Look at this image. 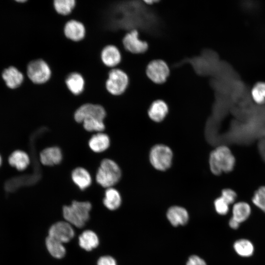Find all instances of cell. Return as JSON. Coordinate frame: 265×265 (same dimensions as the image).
<instances>
[{"label": "cell", "mask_w": 265, "mask_h": 265, "mask_svg": "<svg viewBox=\"0 0 265 265\" xmlns=\"http://www.w3.org/2000/svg\"><path fill=\"white\" fill-rule=\"evenodd\" d=\"M8 161L11 165L15 167L18 170H23L28 166L30 160L26 152L17 150L10 156Z\"/></svg>", "instance_id": "44dd1931"}, {"label": "cell", "mask_w": 265, "mask_h": 265, "mask_svg": "<svg viewBox=\"0 0 265 265\" xmlns=\"http://www.w3.org/2000/svg\"><path fill=\"white\" fill-rule=\"evenodd\" d=\"M251 212L250 206L246 202H240L235 204L233 208V218L241 223L246 220Z\"/></svg>", "instance_id": "d4e9b609"}, {"label": "cell", "mask_w": 265, "mask_h": 265, "mask_svg": "<svg viewBox=\"0 0 265 265\" xmlns=\"http://www.w3.org/2000/svg\"><path fill=\"white\" fill-rule=\"evenodd\" d=\"M239 222H238L233 217H232L229 221L230 226L234 229H236L238 228L239 225Z\"/></svg>", "instance_id": "836d02e7"}, {"label": "cell", "mask_w": 265, "mask_h": 265, "mask_svg": "<svg viewBox=\"0 0 265 265\" xmlns=\"http://www.w3.org/2000/svg\"><path fill=\"white\" fill-rule=\"evenodd\" d=\"M65 36L71 41L78 42L82 41L86 35V28L80 21L76 19L68 20L63 28Z\"/></svg>", "instance_id": "30bf717a"}, {"label": "cell", "mask_w": 265, "mask_h": 265, "mask_svg": "<svg viewBox=\"0 0 265 265\" xmlns=\"http://www.w3.org/2000/svg\"><path fill=\"white\" fill-rule=\"evenodd\" d=\"M124 49L130 53L138 54L147 51L148 44L139 38V33L135 29H132L124 34L122 40Z\"/></svg>", "instance_id": "9c48e42d"}, {"label": "cell", "mask_w": 265, "mask_h": 265, "mask_svg": "<svg viewBox=\"0 0 265 265\" xmlns=\"http://www.w3.org/2000/svg\"><path fill=\"white\" fill-rule=\"evenodd\" d=\"M221 197L229 205L235 202L237 194L234 190L231 188H225L222 190Z\"/></svg>", "instance_id": "4dcf8cb0"}, {"label": "cell", "mask_w": 265, "mask_h": 265, "mask_svg": "<svg viewBox=\"0 0 265 265\" xmlns=\"http://www.w3.org/2000/svg\"><path fill=\"white\" fill-rule=\"evenodd\" d=\"M2 77L6 85L11 89L19 87L24 79L22 73L13 66L5 69L2 72Z\"/></svg>", "instance_id": "ac0fdd59"}, {"label": "cell", "mask_w": 265, "mask_h": 265, "mask_svg": "<svg viewBox=\"0 0 265 265\" xmlns=\"http://www.w3.org/2000/svg\"><path fill=\"white\" fill-rule=\"evenodd\" d=\"M168 110V106L166 102L159 99L152 103L148 110V115L152 121L160 122L166 117Z\"/></svg>", "instance_id": "9a60e30c"}, {"label": "cell", "mask_w": 265, "mask_h": 265, "mask_svg": "<svg viewBox=\"0 0 265 265\" xmlns=\"http://www.w3.org/2000/svg\"><path fill=\"white\" fill-rule=\"evenodd\" d=\"M26 74L32 83L41 85L47 83L50 80L52 72L50 65L45 60L36 58L28 63Z\"/></svg>", "instance_id": "5b68a950"}, {"label": "cell", "mask_w": 265, "mask_h": 265, "mask_svg": "<svg viewBox=\"0 0 265 265\" xmlns=\"http://www.w3.org/2000/svg\"><path fill=\"white\" fill-rule=\"evenodd\" d=\"M47 248L51 255L55 258H62L65 254V248L63 243L48 236L46 239Z\"/></svg>", "instance_id": "cb8c5ba5"}, {"label": "cell", "mask_w": 265, "mask_h": 265, "mask_svg": "<svg viewBox=\"0 0 265 265\" xmlns=\"http://www.w3.org/2000/svg\"><path fill=\"white\" fill-rule=\"evenodd\" d=\"M173 157L172 151L168 146L164 144H157L151 149L149 158L154 168L163 171L171 166Z\"/></svg>", "instance_id": "8992f818"}, {"label": "cell", "mask_w": 265, "mask_h": 265, "mask_svg": "<svg viewBox=\"0 0 265 265\" xmlns=\"http://www.w3.org/2000/svg\"><path fill=\"white\" fill-rule=\"evenodd\" d=\"M146 74L154 83L159 84L165 82L170 75V69L167 64L161 59H154L150 61L146 67Z\"/></svg>", "instance_id": "ba28073f"}, {"label": "cell", "mask_w": 265, "mask_h": 265, "mask_svg": "<svg viewBox=\"0 0 265 265\" xmlns=\"http://www.w3.org/2000/svg\"><path fill=\"white\" fill-rule=\"evenodd\" d=\"M80 246L86 251H90L99 244V238L97 235L90 230L84 231L79 238Z\"/></svg>", "instance_id": "7402d4cb"}, {"label": "cell", "mask_w": 265, "mask_h": 265, "mask_svg": "<svg viewBox=\"0 0 265 265\" xmlns=\"http://www.w3.org/2000/svg\"><path fill=\"white\" fill-rule=\"evenodd\" d=\"M82 124L84 130L89 132H100L105 129L104 120L100 119H85Z\"/></svg>", "instance_id": "4316f807"}, {"label": "cell", "mask_w": 265, "mask_h": 265, "mask_svg": "<svg viewBox=\"0 0 265 265\" xmlns=\"http://www.w3.org/2000/svg\"><path fill=\"white\" fill-rule=\"evenodd\" d=\"M97 265H117L115 260L111 256H105L100 258Z\"/></svg>", "instance_id": "1f68e13d"}, {"label": "cell", "mask_w": 265, "mask_h": 265, "mask_svg": "<svg viewBox=\"0 0 265 265\" xmlns=\"http://www.w3.org/2000/svg\"><path fill=\"white\" fill-rule=\"evenodd\" d=\"M65 83L68 90L75 96H79L84 91L85 81L83 76L78 72H72L66 77Z\"/></svg>", "instance_id": "4fadbf2b"}, {"label": "cell", "mask_w": 265, "mask_h": 265, "mask_svg": "<svg viewBox=\"0 0 265 265\" xmlns=\"http://www.w3.org/2000/svg\"><path fill=\"white\" fill-rule=\"evenodd\" d=\"M216 212L221 215L226 214L229 210V204L220 196L216 199L214 202Z\"/></svg>", "instance_id": "f546056e"}, {"label": "cell", "mask_w": 265, "mask_h": 265, "mask_svg": "<svg viewBox=\"0 0 265 265\" xmlns=\"http://www.w3.org/2000/svg\"><path fill=\"white\" fill-rule=\"evenodd\" d=\"M71 177L73 183L81 190L85 189L91 185V176L84 168L78 167L75 168Z\"/></svg>", "instance_id": "e0dca14e"}, {"label": "cell", "mask_w": 265, "mask_h": 265, "mask_svg": "<svg viewBox=\"0 0 265 265\" xmlns=\"http://www.w3.org/2000/svg\"><path fill=\"white\" fill-rule=\"evenodd\" d=\"M167 217L170 222L174 226L186 224L188 220L186 210L180 206L170 208L167 212Z\"/></svg>", "instance_id": "d6986e66"}, {"label": "cell", "mask_w": 265, "mask_h": 265, "mask_svg": "<svg viewBox=\"0 0 265 265\" xmlns=\"http://www.w3.org/2000/svg\"><path fill=\"white\" fill-rule=\"evenodd\" d=\"M101 59L106 67L117 68L122 61V53L118 47L113 44L105 46L101 52Z\"/></svg>", "instance_id": "8fae6325"}, {"label": "cell", "mask_w": 265, "mask_h": 265, "mask_svg": "<svg viewBox=\"0 0 265 265\" xmlns=\"http://www.w3.org/2000/svg\"><path fill=\"white\" fill-rule=\"evenodd\" d=\"M106 108L101 105L85 103L79 106L74 112L76 122L82 123L85 119H100L104 120L106 116Z\"/></svg>", "instance_id": "52a82bcc"}, {"label": "cell", "mask_w": 265, "mask_h": 265, "mask_svg": "<svg viewBox=\"0 0 265 265\" xmlns=\"http://www.w3.org/2000/svg\"><path fill=\"white\" fill-rule=\"evenodd\" d=\"M1 157L0 156V165H1Z\"/></svg>", "instance_id": "e575fe53"}, {"label": "cell", "mask_w": 265, "mask_h": 265, "mask_svg": "<svg viewBox=\"0 0 265 265\" xmlns=\"http://www.w3.org/2000/svg\"><path fill=\"white\" fill-rule=\"evenodd\" d=\"M211 171L215 175L231 172L236 164V159L231 150L226 146L221 145L211 152L209 157Z\"/></svg>", "instance_id": "6da1fadb"}, {"label": "cell", "mask_w": 265, "mask_h": 265, "mask_svg": "<svg viewBox=\"0 0 265 265\" xmlns=\"http://www.w3.org/2000/svg\"><path fill=\"white\" fill-rule=\"evenodd\" d=\"M91 207L89 202L74 201L71 205L63 207V217L69 224L81 228L89 219Z\"/></svg>", "instance_id": "3957f363"}, {"label": "cell", "mask_w": 265, "mask_h": 265, "mask_svg": "<svg viewBox=\"0 0 265 265\" xmlns=\"http://www.w3.org/2000/svg\"><path fill=\"white\" fill-rule=\"evenodd\" d=\"M130 83L129 75L120 68L110 69L105 86L107 91L114 96H119L125 93Z\"/></svg>", "instance_id": "277c9868"}, {"label": "cell", "mask_w": 265, "mask_h": 265, "mask_svg": "<svg viewBox=\"0 0 265 265\" xmlns=\"http://www.w3.org/2000/svg\"><path fill=\"white\" fill-rule=\"evenodd\" d=\"M121 197L119 191L113 187L108 188L105 193L104 205L110 210L118 209L121 204Z\"/></svg>", "instance_id": "ffe728a7"}, {"label": "cell", "mask_w": 265, "mask_h": 265, "mask_svg": "<svg viewBox=\"0 0 265 265\" xmlns=\"http://www.w3.org/2000/svg\"><path fill=\"white\" fill-rule=\"evenodd\" d=\"M110 144L108 135L103 132L93 135L88 141L89 148L94 152L100 153L106 150Z\"/></svg>", "instance_id": "2e32d148"}, {"label": "cell", "mask_w": 265, "mask_h": 265, "mask_svg": "<svg viewBox=\"0 0 265 265\" xmlns=\"http://www.w3.org/2000/svg\"><path fill=\"white\" fill-rule=\"evenodd\" d=\"M252 202L265 212V186L260 187L254 193Z\"/></svg>", "instance_id": "f1b7e54d"}, {"label": "cell", "mask_w": 265, "mask_h": 265, "mask_svg": "<svg viewBox=\"0 0 265 265\" xmlns=\"http://www.w3.org/2000/svg\"><path fill=\"white\" fill-rule=\"evenodd\" d=\"M77 4L76 0H53V6L59 15L68 16L75 9Z\"/></svg>", "instance_id": "603a6c76"}, {"label": "cell", "mask_w": 265, "mask_h": 265, "mask_svg": "<svg viewBox=\"0 0 265 265\" xmlns=\"http://www.w3.org/2000/svg\"><path fill=\"white\" fill-rule=\"evenodd\" d=\"M74 231L67 222L59 221L53 224L49 232V236L65 243L69 241L74 236Z\"/></svg>", "instance_id": "7c38bea8"}, {"label": "cell", "mask_w": 265, "mask_h": 265, "mask_svg": "<svg viewBox=\"0 0 265 265\" xmlns=\"http://www.w3.org/2000/svg\"><path fill=\"white\" fill-rule=\"evenodd\" d=\"M122 172L114 160L105 159L102 160L96 174L97 183L103 187H112L120 181Z\"/></svg>", "instance_id": "7a4b0ae2"}, {"label": "cell", "mask_w": 265, "mask_h": 265, "mask_svg": "<svg viewBox=\"0 0 265 265\" xmlns=\"http://www.w3.org/2000/svg\"><path fill=\"white\" fill-rule=\"evenodd\" d=\"M251 96L256 103L263 104L265 102V82L257 83L251 90Z\"/></svg>", "instance_id": "83f0119b"}, {"label": "cell", "mask_w": 265, "mask_h": 265, "mask_svg": "<svg viewBox=\"0 0 265 265\" xmlns=\"http://www.w3.org/2000/svg\"><path fill=\"white\" fill-rule=\"evenodd\" d=\"M186 265H207L205 262L199 257L193 255L189 257Z\"/></svg>", "instance_id": "d6a6232c"}, {"label": "cell", "mask_w": 265, "mask_h": 265, "mask_svg": "<svg viewBox=\"0 0 265 265\" xmlns=\"http://www.w3.org/2000/svg\"><path fill=\"white\" fill-rule=\"evenodd\" d=\"M40 160L44 165L51 166L59 164L63 156L61 149L56 146L47 147L40 154Z\"/></svg>", "instance_id": "5bb4252c"}, {"label": "cell", "mask_w": 265, "mask_h": 265, "mask_svg": "<svg viewBox=\"0 0 265 265\" xmlns=\"http://www.w3.org/2000/svg\"><path fill=\"white\" fill-rule=\"evenodd\" d=\"M234 247L236 252L239 255L243 257H249L252 255L254 251V247L252 243L244 239L236 241Z\"/></svg>", "instance_id": "484cf974"}]
</instances>
